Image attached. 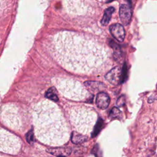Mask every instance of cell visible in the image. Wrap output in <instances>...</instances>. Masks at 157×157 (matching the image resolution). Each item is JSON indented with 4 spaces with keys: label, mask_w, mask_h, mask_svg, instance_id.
Segmentation results:
<instances>
[{
    "label": "cell",
    "mask_w": 157,
    "mask_h": 157,
    "mask_svg": "<svg viewBox=\"0 0 157 157\" xmlns=\"http://www.w3.org/2000/svg\"><path fill=\"white\" fill-rule=\"evenodd\" d=\"M52 51L55 59L63 67L79 74L96 71L107 58V53L101 45L72 31H61L55 34Z\"/></svg>",
    "instance_id": "cell-1"
},
{
    "label": "cell",
    "mask_w": 157,
    "mask_h": 157,
    "mask_svg": "<svg viewBox=\"0 0 157 157\" xmlns=\"http://www.w3.org/2000/svg\"><path fill=\"white\" fill-rule=\"evenodd\" d=\"M35 134L42 143L50 146L65 144L69 139L66 122L58 106L48 101L39 102L33 112Z\"/></svg>",
    "instance_id": "cell-2"
},
{
    "label": "cell",
    "mask_w": 157,
    "mask_h": 157,
    "mask_svg": "<svg viewBox=\"0 0 157 157\" xmlns=\"http://www.w3.org/2000/svg\"><path fill=\"white\" fill-rule=\"evenodd\" d=\"M69 118L72 126L83 135L90 134L94 129L97 119L96 113L86 107H75L71 110Z\"/></svg>",
    "instance_id": "cell-3"
},
{
    "label": "cell",
    "mask_w": 157,
    "mask_h": 157,
    "mask_svg": "<svg viewBox=\"0 0 157 157\" xmlns=\"http://www.w3.org/2000/svg\"><path fill=\"white\" fill-rule=\"evenodd\" d=\"M57 87L66 98L74 101L88 99V90L77 80L71 78H61L57 81Z\"/></svg>",
    "instance_id": "cell-4"
},
{
    "label": "cell",
    "mask_w": 157,
    "mask_h": 157,
    "mask_svg": "<svg viewBox=\"0 0 157 157\" xmlns=\"http://www.w3.org/2000/svg\"><path fill=\"white\" fill-rule=\"evenodd\" d=\"M123 71L118 66L112 69L105 76V79L111 84L114 85H117L121 83L123 80Z\"/></svg>",
    "instance_id": "cell-5"
},
{
    "label": "cell",
    "mask_w": 157,
    "mask_h": 157,
    "mask_svg": "<svg viewBox=\"0 0 157 157\" xmlns=\"http://www.w3.org/2000/svg\"><path fill=\"white\" fill-rule=\"evenodd\" d=\"M110 31L112 36L118 42H123L125 37V31L123 26L120 23H115L110 26Z\"/></svg>",
    "instance_id": "cell-6"
},
{
    "label": "cell",
    "mask_w": 157,
    "mask_h": 157,
    "mask_svg": "<svg viewBox=\"0 0 157 157\" xmlns=\"http://www.w3.org/2000/svg\"><path fill=\"white\" fill-rule=\"evenodd\" d=\"M119 14L120 20L124 25H126L130 22L132 17V11L128 5L122 4L120 7Z\"/></svg>",
    "instance_id": "cell-7"
},
{
    "label": "cell",
    "mask_w": 157,
    "mask_h": 157,
    "mask_svg": "<svg viewBox=\"0 0 157 157\" xmlns=\"http://www.w3.org/2000/svg\"><path fill=\"white\" fill-rule=\"evenodd\" d=\"M96 105L101 109H106L110 103V98L107 94L104 92L99 93L96 99Z\"/></svg>",
    "instance_id": "cell-8"
},
{
    "label": "cell",
    "mask_w": 157,
    "mask_h": 157,
    "mask_svg": "<svg viewBox=\"0 0 157 157\" xmlns=\"http://www.w3.org/2000/svg\"><path fill=\"white\" fill-rule=\"evenodd\" d=\"M71 141L75 144H80L87 140V137L85 135H83L81 133L77 132H72L71 136Z\"/></svg>",
    "instance_id": "cell-9"
},
{
    "label": "cell",
    "mask_w": 157,
    "mask_h": 157,
    "mask_svg": "<svg viewBox=\"0 0 157 157\" xmlns=\"http://www.w3.org/2000/svg\"><path fill=\"white\" fill-rule=\"evenodd\" d=\"M114 10H115V9L112 7H110L105 10L103 17L101 20L102 25H107L109 23V21L111 18L112 14L114 12Z\"/></svg>",
    "instance_id": "cell-10"
},
{
    "label": "cell",
    "mask_w": 157,
    "mask_h": 157,
    "mask_svg": "<svg viewBox=\"0 0 157 157\" xmlns=\"http://www.w3.org/2000/svg\"><path fill=\"white\" fill-rule=\"evenodd\" d=\"M46 97L51 101L56 102L58 101V97L57 95V92L54 87H51L49 88L45 94Z\"/></svg>",
    "instance_id": "cell-11"
},
{
    "label": "cell",
    "mask_w": 157,
    "mask_h": 157,
    "mask_svg": "<svg viewBox=\"0 0 157 157\" xmlns=\"http://www.w3.org/2000/svg\"><path fill=\"white\" fill-rule=\"evenodd\" d=\"M122 117L121 112L117 107H113L110 112L109 118L112 120L120 119Z\"/></svg>",
    "instance_id": "cell-12"
},
{
    "label": "cell",
    "mask_w": 157,
    "mask_h": 157,
    "mask_svg": "<svg viewBox=\"0 0 157 157\" xmlns=\"http://www.w3.org/2000/svg\"><path fill=\"white\" fill-rule=\"evenodd\" d=\"M124 103H125V96L122 95L120 97H119L118 99H117V105L119 107H121L124 104Z\"/></svg>",
    "instance_id": "cell-13"
},
{
    "label": "cell",
    "mask_w": 157,
    "mask_h": 157,
    "mask_svg": "<svg viewBox=\"0 0 157 157\" xmlns=\"http://www.w3.org/2000/svg\"><path fill=\"white\" fill-rule=\"evenodd\" d=\"M34 134L32 131H30L28 132V134L26 135V140L29 143H31L34 140Z\"/></svg>",
    "instance_id": "cell-14"
}]
</instances>
